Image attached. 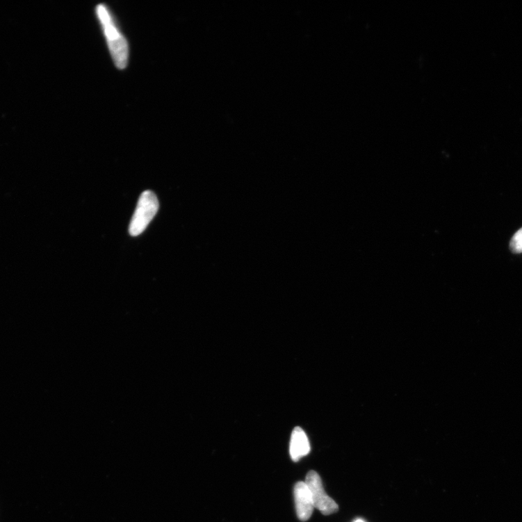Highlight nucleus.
<instances>
[{"label":"nucleus","instance_id":"f03ea898","mask_svg":"<svg viewBox=\"0 0 522 522\" xmlns=\"http://www.w3.org/2000/svg\"><path fill=\"white\" fill-rule=\"evenodd\" d=\"M158 209L159 202L156 194L150 190L142 193L129 225V231L132 237H137L145 230Z\"/></svg>","mask_w":522,"mask_h":522},{"label":"nucleus","instance_id":"20e7f679","mask_svg":"<svg viewBox=\"0 0 522 522\" xmlns=\"http://www.w3.org/2000/svg\"><path fill=\"white\" fill-rule=\"evenodd\" d=\"M297 517L302 521H308L313 512V503L309 487L305 482H298L294 488Z\"/></svg>","mask_w":522,"mask_h":522},{"label":"nucleus","instance_id":"39448f33","mask_svg":"<svg viewBox=\"0 0 522 522\" xmlns=\"http://www.w3.org/2000/svg\"><path fill=\"white\" fill-rule=\"evenodd\" d=\"M311 450L307 434L300 427H295L292 433L291 441V456L293 462H297L307 456Z\"/></svg>","mask_w":522,"mask_h":522},{"label":"nucleus","instance_id":"7ed1b4c3","mask_svg":"<svg viewBox=\"0 0 522 522\" xmlns=\"http://www.w3.org/2000/svg\"><path fill=\"white\" fill-rule=\"evenodd\" d=\"M311 494L314 508L325 516L338 512L339 505L325 492L321 478L315 471H310L306 481Z\"/></svg>","mask_w":522,"mask_h":522},{"label":"nucleus","instance_id":"f257e3e1","mask_svg":"<svg viewBox=\"0 0 522 522\" xmlns=\"http://www.w3.org/2000/svg\"><path fill=\"white\" fill-rule=\"evenodd\" d=\"M97 13L104 27L114 63L117 68L124 70L127 65L129 57L128 43L119 28H117L106 6H98Z\"/></svg>","mask_w":522,"mask_h":522},{"label":"nucleus","instance_id":"423d86ee","mask_svg":"<svg viewBox=\"0 0 522 522\" xmlns=\"http://www.w3.org/2000/svg\"><path fill=\"white\" fill-rule=\"evenodd\" d=\"M511 250L514 254H521L522 252V228L519 229L514 235L510 244Z\"/></svg>","mask_w":522,"mask_h":522},{"label":"nucleus","instance_id":"0eeeda50","mask_svg":"<svg viewBox=\"0 0 522 522\" xmlns=\"http://www.w3.org/2000/svg\"><path fill=\"white\" fill-rule=\"evenodd\" d=\"M354 522H365V521H364L361 519H358V520L355 521Z\"/></svg>","mask_w":522,"mask_h":522}]
</instances>
